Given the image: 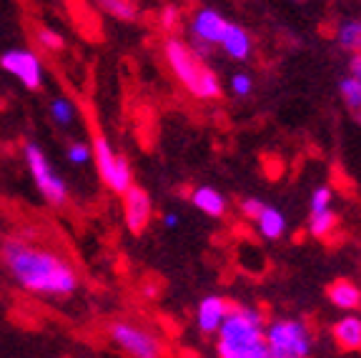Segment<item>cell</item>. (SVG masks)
Instances as JSON below:
<instances>
[{"label":"cell","instance_id":"cell-1","mask_svg":"<svg viewBox=\"0 0 361 358\" xmlns=\"http://www.w3.org/2000/svg\"><path fill=\"white\" fill-rule=\"evenodd\" d=\"M0 261L18 288L33 296L68 298L80 288V273L73 261L25 233L8 235L0 243Z\"/></svg>","mask_w":361,"mask_h":358},{"label":"cell","instance_id":"cell-2","mask_svg":"<svg viewBox=\"0 0 361 358\" xmlns=\"http://www.w3.org/2000/svg\"><path fill=\"white\" fill-rule=\"evenodd\" d=\"M266 316L251 303H231V311L216 331L219 358H269L266 351Z\"/></svg>","mask_w":361,"mask_h":358},{"label":"cell","instance_id":"cell-3","mask_svg":"<svg viewBox=\"0 0 361 358\" xmlns=\"http://www.w3.org/2000/svg\"><path fill=\"white\" fill-rule=\"evenodd\" d=\"M164 61L173 78L186 88L198 101H216L221 95V80L211 66H206V58H201L186 40L171 38L164 40Z\"/></svg>","mask_w":361,"mask_h":358},{"label":"cell","instance_id":"cell-4","mask_svg":"<svg viewBox=\"0 0 361 358\" xmlns=\"http://www.w3.org/2000/svg\"><path fill=\"white\" fill-rule=\"evenodd\" d=\"M264 338L269 358H311L316 348L311 326L304 319H293V316L266 321Z\"/></svg>","mask_w":361,"mask_h":358},{"label":"cell","instance_id":"cell-5","mask_svg":"<svg viewBox=\"0 0 361 358\" xmlns=\"http://www.w3.org/2000/svg\"><path fill=\"white\" fill-rule=\"evenodd\" d=\"M108 341L128 358H166L169 348L151 326H143L130 319H116L106 328Z\"/></svg>","mask_w":361,"mask_h":358},{"label":"cell","instance_id":"cell-6","mask_svg":"<svg viewBox=\"0 0 361 358\" xmlns=\"http://www.w3.org/2000/svg\"><path fill=\"white\" fill-rule=\"evenodd\" d=\"M90 151H93V166H96V173L98 178L103 180L111 193L121 196L130 183H133V168H130V163L126 156L116 153V148L111 146V140H108L106 133L96 130L93 138H90Z\"/></svg>","mask_w":361,"mask_h":358},{"label":"cell","instance_id":"cell-7","mask_svg":"<svg viewBox=\"0 0 361 358\" xmlns=\"http://www.w3.org/2000/svg\"><path fill=\"white\" fill-rule=\"evenodd\" d=\"M23 158H25L28 173H30V178H33L35 188H38L40 198L53 208L66 206L68 203V183L63 180V175L53 168L48 153H45L38 143H25V148H23Z\"/></svg>","mask_w":361,"mask_h":358},{"label":"cell","instance_id":"cell-8","mask_svg":"<svg viewBox=\"0 0 361 358\" xmlns=\"http://www.w3.org/2000/svg\"><path fill=\"white\" fill-rule=\"evenodd\" d=\"M226 25H228V20L219 11H214V8H198L191 18V25H188V30H191V43L188 45L201 58H209L211 51L219 48L221 38L226 33Z\"/></svg>","mask_w":361,"mask_h":358},{"label":"cell","instance_id":"cell-9","mask_svg":"<svg viewBox=\"0 0 361 358\" xmlns=\"http://www.w3.org/2000/svg\"><path fill=\"white\" fill-rule=\"evenodd\" d=\"M0 68L11 73L25 90H40L45 80L43 61L30 48H13L0 56Z\"/></svg>","mask_w":361,"mask_h":358},{"label":"cell","instance_id":"cell-10","mask_svg":"<svg viewBox=\"0 0 361 358\" xmlns=\"http://www.w3.org/2000/svg\"><path fill=\"white\" fill-rule=\"evenodd\" d=\"M121 213H123V226L128 233H143L148 230V226L153 223V198L143 185L130 183L128 188L121 193Z\"/></svg>","mask_w":361,"mask_h":358},{"label":"cell","instance_id":"cell-11","mask_svg":"<svg viewBox=\"0 0 361 358\" xmlns=\"http://www.w3.org/2000/svg\"><path fill=\"white\" fill-rule=\"evenodd\" d=\"M228 311H231V301L226 296H219V293L203 296L196 306V328L203 336H214L226 321Z\"/></svg>","mask_w":361,"mask_h":358},{"label":"cell","instance_id":"cell-12","mask_svg":"<svg viewBox=\"0 0 361 358\" xmlns=\"http://www.w3.org/2000/svg\"><path fill=\"white\" fill-rule=\"evenodd\" d=\"M331 338L341 351H346V353L361 351V316H359V311H354V314H341V319L334 321Z\"/></svg>","mask_w":361,"mask_h":358},{"label":"cell","instance_id":"cell-13","mask_svg":"<svg viewBox=\"0 0 361 358\" xmlns=\"http://www.w3.org/2000/svg\"><path fill=\"white\" fill-rule=\"evenodd\" d=\"M188 201H191V206L198 213L209 216V218H224L226 213H228V198L219 188H214V185H196L188 193Z\"/></svg>","mask_w":361,"mask_h":358},{"label":"cell","instance_id":"cell-14","mask_svg":"<svg viewBox=\"0 0 361 358\" xmlns=\"http://www.w3.org/2000/svg\"><path fill=\"white\" fill-rule=\"evenodd\" d=\"M326 298L341 314H354L361 308V288L349 278H336L329 283Z\"/></svg>","mask_w":361,"mask_h":358},{"label":"cell","instance_id":"cell-15","mask_svg":"<svg viewBox=\"0 0 361 358\" xmlns=\"http://www.w3.org/2000/svg\"><path fill=\"white\" fill-rule=\"evenodd\" d=\"M251 223H254L256 233H259L264 241H281L283 233H286V216H283L276 206H269L266 201Z\"/></svg>","mask_w":361,"mask_h":358},{"label":"cell","instance_id":"cell-16","mask_svg":"<svg viewBox=\"0 0 361 358\" xmlns=\"http://www.w3.org/2000/svg\"><path fill=\"white\" fill-rule=\"evenodd\" d=\"M219 48L231 58V61H246V58L251 56V51H254V43H251V35H248L246 28H241L238 23L228 20Z\"/></svg>","mask_w":361,"mask_h":358},{"label":"cell","instance_id":"cell-17","mask_svg":"<svg viewBox=\"0 0 361 358\" xmlns=\"http://www.w3.org/2000/svg\"><path fill=\"white\" fill-rule=\"evenodd\" d=\"M338 226V216L331 208H322V211H309V223H306V230H309L311 238L316 241H326L331 238L334 230Z\"/></svg>","mask_w":361,"mask_h":358},{"label":"cell","instance_id":"cell-18","mask_svg":"<svg viewBox=\"0 0 361 358\" xmlns=\"http://www.w3.org/2000/svg\"><path fill=\"white\" fill-rule=\"evenodd\" d=\"M336 43L349 53H361V20H346L336 30Z\"/></svg>","mask_w":361,"mask_h":358},{"label":"cell","instance_id":"cell-19","mask_svg":"<svg viewBox=\"0 0 361 358\" xmlns=\"http://www.w3.org/2000/svg\"><path fill=\"white\" fill-rule=\"evenodd\" d=\"M75 116H78V111H75V103L71 101V98L58 95V98H53L51 101V118L56 121V125H61V128H71V125L75 123Z\"/></svg>","mask_w":361,"mask_h":358},{"label":"cell","instance_id":"cell-20","mask_svg":"<svg viewBox=\"0 0 361 358\" xmlns=\"http://www.w3.org/2000/svg\"><path fill=\"white\" fill-rule=\"evenodd\" d=\"M96 6L106 11L111 18H118L123 23H133L138 18V8L133 0H96Z\"/></svg>","mask_w":361,"mask_h":358},{"label":"cell","instance_id":"cell-21","mask_svg":"<svg viewBox=\"0 0 361 358\" xmlns=\"http://www.w3.org/2000/svg\"><path fill=\"white\" fill-rule=\"evenodd\" d=\"M338 95H341V101L344 106L349 108L351 113H359L361 111V80L356 75H344L341 83H338Z\"/></svg>","mask_w":361,"mask_h":358},{"label":"cell","instance_id":"cell-22","mask_svg":"<svg viewBox=\"0 0 361 358\" xmlns=\"http://www.w3.org/2000/svg\"><path fill=\"white\" fill-rule=\"evenodd\" d=\"M66 161L75 168H83L93 161V151H90V140H71L66 146Z\"/></svg>","mask_w":361,"mask_h":358},{"label":"cell","instance_id":"cell-23","mask_svg":"<svg viewBox=\"0 0 361 358\" xmlns=\"http://www.w3.org/2000/svg\"><path fill=\"white\" fill-rule=\"evenodd\" d=\"M35 43L48 53H61L63 48H66L63 35L56 33L53 28H48V25H38V28H35Z\"/></svg>","mask_w":361,"mask_h":358},{"label":"cell","instance_id":"cell-24","mask_svg":"<svg viewBox=\"0 0 361 358\" xmlns=\"http://www.w3.org/2000/svg\"><path fill=\"white\" fill-rule=\"evenodd\" d=\"M334 206V190L331 185H319V188L311 190L309 198V211H322V208Z\"/></svg>","mask_w":361,"mask_h":358},{"label":"cell","instance_id":"cell-25","mask_svg":"<svg viewBox=\"0 0 361 358\" xmlns=\"http://www.w3.org/2000/svg\"><path fill=\"white\" fill-rule=\"evenodd\" d=\"M228 88H231V93L236 95V98H246V95H251V90H254V78L248 73H233L231 80H228Z\"/></svg>","mask_w":361,"mask_h":358},{"label":"cell","instance_id":"cell-26","mask_svg":"<svg viewBox=\"0 0 361 358\" xmlns=\"http://www.w3.org/2000/svg\"><path fill=\"white\" fill-rule=\"evenodd\" d=\"M161 28L166 30V33H173L176 28H178V23H180V11L176 6H166L164 11H161Z\"/></svg>","mask_w":361,"mask_h":358},{"label":"cell","instance_id":"cell-27","mask_svg":"<svg viewBox=\"0 0 361 358\" xmlns=\"http://www.w3.org/2000/svg\"><path fill=\"white\" fill-rule=\"evenodd\" d=\"M261 206H264V201H261V198H243V201L238 203V213H241L246 221H254L256 213L261 211Z\"/></svg>","mask_w":361,"mask_h":358},{"label":"cell","instance_id":"cell-28","mask_svg":"<svg viewBox=\"0 0 361 358\" xmlns=\"http://www.w3.org/2000/svg\"><path fill=\"white\" fill-rule=\"evenodd\" d=\"M164 226H166L169 230H176V228L180 226V216H178L176 211H166V213H164Z\"/></svg>","mask_w":361,"mask_h":358},{"label":"cell","instance_id":"cell-29","mask_svg":"<svg viewBox=\"0 0 361 358\" xmlns=\"http://www.w3.org/2000/svg\"><path fill=\"white\" fill-rule=\"evenodd\" d=\"M349 73H351V75H356V78L361 80V58H359V56H354V61H351Z\"/></svg>","mask_w":361,"mask_h":358},{"label":"cell","instance_id":"cell-30","mask_svg":"<svg viewBox=\"0 0 361 358\" xmlns=\"http://www.w3.org/2000/svg\"><path fill=\"white\" fill-rule=\"evenodd\" d=\"M354 116H356V121H359V125H361V111H359V113H354Z\"/></svg>","mask_w":361,"mask_h":358},{"label":"cell","instance_id":"cell-31","mask_svg":"<svg viewBox=\"0 0 361 358\" xmlns=\"http://www.w3.org/2000/svg\"><path fill=\"white\" fill-rule=\"evenodd\" d=\"M356 56H359V58H361V53H356Z\"/></svg>","mask_w":361,"mask_h":358}]
</instances>
